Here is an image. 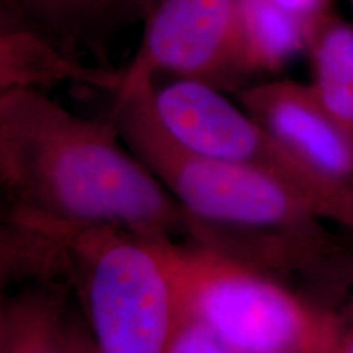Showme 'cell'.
<instances>
[{"label": "cell", "instance_id": "ba28073f", "mask_svg": "<svg viewBox=\"0 0 353 353\" xmlns=\"http://www.w3.org/2000/svg\"><path fill=\"white\" fill-rule=\"evenodd\" d=\"M154 0H0V32L21 30L70 57L144 20Z\"/></svg>", "mask_w": 353, "mask_h": 353}, {"label": "cell", "instance_id": "9a60e30c", "mask_svg": "<svg viewBox=\"0 0 353 353\" xmlns=\"http://www.w3.org/2000/svg\"><path fill=\"white\" fill-rule=\"evenodd\" d=\"M332 353H353V294L337 312V335Z\"/></svg>", "mask_w": 353, "mask_h": 353}, {"label": "cell", "instance_id": "52a82bcc", "mask_svg": "<svg viewBox=\"0 0 353 353\" xmlns=\"http://www.w3.org/2000/svg\"><path fill=\"white\" fill-rule=\"evenodd\" d=\"M239 107L309 165L353 185V136L319 103L307 83L265 81L237 92Z\"/></svg>", "mask_w": 353, "mask_h": 353}, {"label": "cell", "instance_id": "8992f818", "mask_svg": "<svg viewBox=\"0 0 353 353\" xmlns=\"http://www.w3.org/2000/svg\"><path fill=\"white\" fill-rule=\"evenodd\" d=\"M143 21V39L117 94L161 72L223 94L245 87L237 65V0H154Z\"/></svg>", "mask_w": 353, "mask_h": 353}, {"label": "cell", "instance_id": "3957f363", "mask_svg": "<svg viewBox=\"0 0 353 353\" xmlns=\"http://www.w3.org/2000/svg\"><path fill=\"white\" fill-rule=\"evenodd\" d=\"M152 81L117 94L110 123L190 216L195 244L237 257L325 228L283 183L249 167L193 152L159 121Z\"/></svg>", "mask_w": 353, "mask_h": 353}, {"label": "cell", "instance_id": "6da1fadb", "mask_svg": "<svg viewBox=\"0 0 353 353\" xmlns=\"http://www.w3.org/2000/svg\"><path fill=\"white\" fill-rule=\"evenodd\" d=\"M121 143L108 120L77 117L43 92H0L2 221L188 242L187 211Z\"/></svg>", "mask_w": 353, "mask_h": 353}, {"label": "cell", "instance_id": "277c9868", "mask_svg": "<svg viewBox=\"0 0 353 353\" xmlns=\"http://www.w3.org/2000/svg\"><path fill=\"white\" fill-rule=\"evenodd\" d=\"M182 317L232 353H332L337 316L303 294L193 242H164Z\"/></svg>", "mask_w": 353, "mask_h": 353}, {"label": "cell", "instance_id": "e0dca14e", "mask_svg": "<svg viewBox=\"0 0 353 353\" xmlns=\"http://www.w3.org/2000/svg\"><path fill=\"white\" fill-rule=\"evenodd\" d=\"M352 6H353V0H352Z\"/></svg>", "mask_w": 353, "mask_h": 353}, {"label": "cell", "instance_id": "7a4b0ae2", "mask_svg": "<svg viewBox=\"0 0 353 353\" xmlns=\"http://www.w3.org/2000/svg\"><path fill=\"white\" fill-rule=\"evenodd\" d=\"M162 244L108 226L3 221L2 275L72 291L97 353H165L182 311Z\"/></svg>", "mask_w": 353, "mask_h": 353}, {"label": "cell", "instance_id": "4fadbf2b", "mask_svg": "<svg viewBox=\"0 0 353 353\" xmlns=\"http://www.w3.org/2000/svg\"><path fill=\"white\" fill-rule=\"evenodd\" d=\"M165 353H232L208 329L196 321L182 317Z\"/></svg>", "mask_w": 353, "mask_h": 353}, {"label": "cell", "instance_id": "5bb4252c", "mask_svg": "<svg viewBox=\"0 0 353 353\" xmlns=\"http://www.w3.org/2000/svg\"><path fill=\"white\" fill-rule=\"evenodd\" d=\"M272 2L301 21L304 28L314 20L321 19L322 15L334 10V0H272Z\"/></svg>", "mask_w": 353, "mask_h": 353}, {"label": "cell", "instance_id": "30bf717a", "mask_svg": "<svg viewBox=\"0 0 353 353\" xmlns=\"http://www.w3.org/2000/svg\"><path fill=\"white\" fill-rule=\"evenodd\" d=\"M65 81L107 88L117 94L123 82V70L83 68L37 34L21 30L0 32V92L13 88L39 90V87Z\"/></svg>", "mask_w": 353, "mask_h": 353}, {"label": "cell", "instance_id": "9c48e42d", "mask_svg": "<svg viewBox=\"0 0 353 353\" xmlns=\"http://www.w3.org/2000/svg\"><path fill=\"white\" fill-rule=\"evenodd\" d=\"M69 291L34 285L2 301L0 353H72L77 317L68 309Z\"/></svg>", "mask_w": 353, "mask_h": 353}, {"label": "cell", "instance_id": "8fae6325", "mask_svg": "<svg viewBox=\"0 0 353 353\" xmlns=\"http://www.w3.org/2000/svg\"><path fill=\"white\" fill-rule=\"evenodd\" d=\"M311 82L330 117L353 136V25L334 10L304 28Z\"/></svg>", "mask_w": 353, "mask_h": 353}, {"label": "cell", "instance_id": "2e32d148", "mask_svg": "<svg viewBox=\"0 0 353 353\" xmlns=\"http://www.w3.org/2000/svg\"><path fill=\"white\" fill-rule=\"evenodd\" d=\"M72 353H97L94 343L90 341V335H88L85 324L83 322H79L76 337H74V347Z\"/></svg>", "mask_w": 353, "mask_h": 353}, {"label": "cell", "instance_id": "7c38bea8", "mask_svg": "<svg viewBox=\"0 0 353 353\" xmlns=\"http://www.w3.org/2000/svg\"><path fill=\"white\" fill-rule=\"evenodd\" d=\"M304 48V25L283 8L272 0H237V65L244 85L283 70Z\"/></svg>", "mask_w": 353, "mask_h": 353}, {"label": "cell", "instance_id": "5b68a950", "mask_svg": "<svg viewBox=\"0 0 353 353\" xmlns=\"http://www.w3.org/2000/svg\"><path fill=\"white\" fill-rule=\"evenodd\" d=\"M154 105L162 126L190 151L272 176L296 193L322 221L353 234V185L309 165L223 92L208 83L176 79L156 90Z\"/></svg>", "mask_w": 353, "mask_h": 353}]
</instances>
